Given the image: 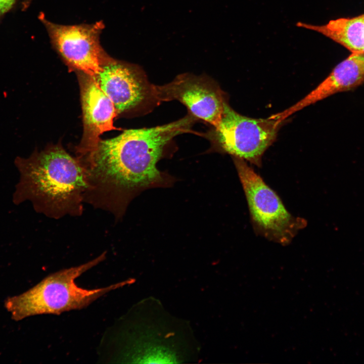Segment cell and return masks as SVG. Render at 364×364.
<instances>
[{"mask_svg":"<svg viewBox=\"0 0 364 364\" xmlns=\"http://www.w3.org/2000/svg\"><path fill=\"white\" fill-rule=\"evenodd\" d=\"M79 73L83 111V134L76 147V157H81L93 151L104 132L119 130L113 125L118 115L116 108L99 86L95 78Z\"/></svg>","mask_w":364,"mask_h":364,"instance_id":"9","label":"cell"},{"mask_svg":"<svg viewBox=\"0 0 364 364\" xmlns=\"http://www.w3.org/2000/svg\"><path fill=\"white\" fill-rule=\"evenodd\" d=\"M364 83V53H351L338 64L329 75L313 90L293 106L273 114L285 121L293 113L338 93L347 92Z\"/></svg>","mask_w":364,"mask_h":364,"instance_id":"10","label":"cell"},{"mask_svg":"<svg viewBox=\"0 0 364 364\" xmlns=\"http://www.w3.org/2000/svg\"><path fill=\"white\" fill-rule=\"evenodd\" d=\"M113 103L118 114L134 109L152 97L149 84L138 67L112 58L94 77Z\"/></svg>","mask_w":364,"mask_h":364,"instance_id":"8","label":"cell"},{"mask_svg":"<svg viewBox=\"0 0 364 364\" xmlns=\"http://www.w3.org/2000/svg\"><path fill=\"white\" fill-rule=\"evenodd\" d=\"M153 97L158 101L178 100L195 117L214 127L219 123L226 100L219 86L210 78L185 73L163 85H152Z\"/></svg>","mask_w":364,"mask_h":364,"instance_id":"7","label":"cell"},{"mask_svg":"<svg viewBox=\"0 0 364 364\" xmlns=\"http://www.w3.org/2000/svg\"><path fill=\"white\" fill-rule=\"evenodd\" d=\"M20 1L21 0H0V20ZM31 1L23 0L24 3H28Z\"/></svg>","mask_w":364,"mask_h":364,"instance_id":"12","label":"cell"},{"mask_svg":"<svg viewBox=\"0 0 364 364\" xmlns=\"http://www.w3.org/2000/svg\"><path fill=\"white\" fill-rule=\"evenodd\" d=\"M15 163L20 175L16 202L29 201L37 212L55 219L82 214L86 173L60 143L35 150L28 158L17 157Z\"/></svg>","mask_w":364,"mask_h":364,"instance_id":"2","label":"cell"},{"mask_svg":"<svg viewBox=\"0 0 364 364\" xmlns=\"http://www.w3.org/2000/svg\"><path fill=\"white\" fill-rule=\"evenodd\" d=\"M106 252L79 265L53 273L28 291L5 301V306L15 321L41 314H60L86 307L112 290L129 283L124 281L107 287L86 289L78 287L76 279L104 261Z\"/></svg>","mask_w":364,"mask_h":364,"instance_id":"3","label":"cell"},{"mask_svg":"<svg viewBox=\"0 0 364 364\" xmlns=\"http://www.w3.org/2000/svg\"><path fill=\"white\" fill-rule=\"evenodd\" d=\"M194 120L191 114L163 125L125 130L115 138L100 140L93 151L77 158L87 175L84 203L120 219L139 192L165 183L157 162L166 145L189 131Z\"/></svg>","mask_w":364,"mask_h":364,"instance_id":"1","label":"cell"},{"mask_svg":"<svg viewBox=\"0 0 364 364\" xmlns=\"http://www.w3.org/2000/svg\"><path fill=\"white\" fill-rule=\"evenodd\" d=\"M233 160L255 231L270 241L288 245L307 221L290 213L277 193L245 160L236 157Z\"/></svg>","mask_w":364,"mask_h":364,"instance_id":"4","label":"cell"},{"mask_svg":"<svg viewBox=\"0 0 364 364\" xmlns=\"http://www.w3.org/2000/svg\"><path fill=\"white\" fill-rule=\"evenodd\" d=\"M53 47L70 69L95 77L111 58L102 47V21L93 24L62 25L48 20L40 13Z\"/></svg>","mask_w":364,"mask_h":364,"instance_id":"6","label":"cell"},{"mask_svg":"<svg viewBox=\"0 0 364 364\" xmlns=\"http://www.w3.org/2000/svg\"><path fill=\"white\" fill-rule=\"evenodd\" d=\"M296 26L320 33L351 53H364V14L331 20L323 25L298 22Z\"/></svg>","mask_w":364,"mask_h":364,"instance_id":"11","label":"cell"},{"mask_svg":"<svg viewBox=\"0 0 364 364\" xmlns=\"http://www.w3.org/2000/svg\"><path fill=\"white\" fill-rule=\"evenodd\" d=\"M283 122L269 117L258 119L242 115L225 100L212 138L222 152L260 167L264 153L276 140Z\"/></svg>","mask_w":364,"mask_h":364,"instance_id":"5","label":"cell"}]
</instances>
